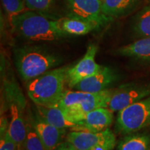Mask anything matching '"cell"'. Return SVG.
I'll return each mask as SVG.
<instances>
[{
	"mask_svg": "<svg viewBox=\"0 0 150 150\" xmlns=\"http://www.w3.org/2000/svg\"><path fill=\"white\" fill-rule=\"evenodd\" d=\"M13 60L19 74L27 82L56 68L63 61L59 54L50 49L30 45L15 48Z\"/></svg>",
	"mask_w": 150,
	"mask_h": 150,
	"instance_id": "obj_1",
	"label": "cell"
},
{
	"mask_svg": "<svg viewBox=\"0 0 150 150\" xmlns=\"http://www.w3.org/2000/svg\"><path fill=\"white\" fill-rule=\"evenodd\" d=\"M58 20L27 10L9 20L16 35L29 41L52 42L69 36L59 29Z\"/></svg>",
	"mask_w": 150,
	"mask_h": 150,
	"instance_id": "obj_2",
	"label": "cell"
},
{
	"mask_svg": "<svg viewBox=\"0 0 150 150\" xmlns=\"http://www.w3.org/2000/svg\"><path fill=\"white\" fill-rule=\"evenodd\" d=\"M69 67H56L27 82V95L35 105L55 106L59 103L65 92Z\"/></svg>",
	"mask_w": 150,
	"mask_h": 150,
	"instance_id": "obj_3",
	"label": "cell"
},
{
	"mask_svg": "<svg viewBox=\"0 0 150 150\" xmlns=\"http://www.w3.org/2000/svg\"><path fill=\"white\" fill-rule=\"evenodd\" d=\"M114 89L99 93H88L79 91H65L56 106L66 112L74 122L80 120L82 116L97 108L106 107Z\"/></svg>",
	"mask_w": 150,
	"mask_h": 150,
	"instance_id": "obj_4",
	"label": "cell"
},
{
	"mask_svg": "<svg viewBox=\"0 0 150 150\" xmlns=\"http://www.w3.org/2000/svg\"><path fill=\"white\" fill-rule=\"evenodd\" d=\"M150 126V95L117 112L115 131L127 135Z\"/></svg>",
	"mask_w": 150,
	"mask_h": 150,
	"instance_id": "obj_5",
	"label": "cell"
},
{
	"mask_svg": "<svg viewBox=\"0 0 150 150\" xmlns=\"http://www.w3.org/2000/svg\"><path fill=\"white\" fill-rule=\"evenodd\" d=\"M66 141L76 150H112L116 137L110 129L99 132L72 131L67 134Z\"/></svg>",
	"mask_w": 150,
	"mask_h": 150,
	"instance_id": "obj_6",
	"label": "cell"
},
{
	"mask_svg": "<svg viewBox=\"0 0 150 150\" xmlns=\"http://www.w3.org/2000/svg\"><path fill=\"white\" fill-rule=\"evenodd\" d=\"M66 16L102 27L112 21L103 11L102 0H65Z\"/></svg>",
	"mask_w": 150,
	"mask_h": 150,
	"instance_id": "obj_7",
	"label": "cell"
},
{
	"mask_svg": "<svg viewBox=\"0 0 150 150\" xmlns=\"http://www.w3.org/2000/svg\"><path fill=\"white\" fill-rule=\"evenodd\" d=\"M97 50L98 47L96 45L91 44L83 58L74 65L69 67L66 73V84L69 88H73L80 81L102 70L104 66L95 61Z\"/></svg>",
	"mask_w": 150,
	"mask_h": 150,
	"instance_id": "obj_8",
	"label": "cell"
},
{
	"mask_svg": "<svg viewBox=\"0 0 150 150\" xmlns=\"http://www.w3.org/2000/svg\"><path fill=\"white\" fill-rule=\"evenodd\" d=\"M150 95V85L147 84H124L114 89L107 108L112 112L128 107Z\"/></svg>",
	"mask_w": 150,
	"mask_h": 150,
	"instance_id": "obj_9",
	"label": "cell"
},
{
	"mask_svg": "<svg viewBox=\"0 0 150 150\" xmlns=\"http://www.w3.org/2000/svg\"><path fill=\"white\" fill-rule=\"evenodd\" d=\"M113 112L106 107L91 110L82 116L72 131L99 132L108 129L113 122Z\"/></svg>",
	"mask_w": 150,
	"mask_h": 150,
	"instance_id": "obj_10",
	"label": "cell"
},
{
	"mask_svg": "<svg viewBox=\"0 0 150 150\" xmlns=\"http://www.w3.org/2000/svg\"><path fill=\"white\" fill-rule=\"evenodd\" d=\"M33 128L40 137L46 150H54L66 135V129H61L52 126L39 117L36 113H29L27 117Z\"/></svg>",
	"mask_w": 150,
	"mask_h": 150,
	"instance_id": "obj_11",
	"label": "cell"
},
{
	"mask_svg": "<svg viewBox=\"0 0 150 150\" xmlns=\"http://www.w3.org/2000/svg\"><path fill=\"white\" fill-rule=\"evenodd\" d=\"M118 79L117 73L113 69L104 66L99 72L80 81L73 89L88 93H99L109 89Z\"/></svg>",
	"mask_w": 150,
	"mask_h": 150,
	"instance_id": "obj_12",
	"label": "cell"
},
{
	"mask_svg": "<svg viewBox=\"0 0 150 150\" xmlns=\"http://www.w3.org/2000/svg\"><path fill=\"white\" fill-rule=\"evenodd\" d=\"M9 108L11 120L8 131L19 150H22L27 136V124L24 118V110L15 102L10 103Z\"/></svg>",
	"mask_w": 150,
	"mask_h": 150,
	"instance_id": "obj_13",
	"label": "cell"
},
{
	"mask_svg": "<svg viewBox=\"0 0 150 150\" xmlns=\"http://www.w3.org/2000/svg\"><path fill=\"white\" fill-rule=\"evenodd\" d=\"M35 113L41 119L52 126L61 129H72L76 126L69 115L57 106H40L35 105Z\"/></svg>",
	"mask_w": 150,
	"mask_h": 150,
	"instance_id": "obj_14",
	"label": "cell"
},
{
	"mask_svg": "<svg viewBox=\"0 0 150 150\" xmlns=\"http://www.w3.org/2000/svg\"><path fill=\"white\" fill-rule=\"evenodd\" d=\"M113 53L150 65V37L140 38L130 44L116 49Z\"/></svg>",
	"mask_w": 150,
	"mask_h": 150,
	"instance_id": "obj_15",
	"label": "cell"
},
{
	"mask_svg": "<svg viewBox=\"0 0 150 150\" xmlns=\"http://www.w3.org/2000/svg\"><path fill=\"white\" fill-rule=\"evenodd\" d=\"M57 21L59 29L68 35H86L100 27L95 23L68 17H62Z\"/></svg>",
	"mask_w": 150,
	"mask_h": 150,
	"instance_id": "obj_16",
	"label": "cell"
},
{
	"mask_svg": "<svg viewBox=\"0 0 150 150\" xmlns=\"http://www.w3.org/2000/svg\"><path fill=\"white\" fill-rule=\"evenodd\" d=\"M141 1L142 0H102L103 11L113 20L131 13Z\"/></svg>",
	"mask_w": 150,
	"mask_h": 150,
	"instance_id": "obj_17",
	"label": "cell"
},
{
	"mask_svg": "<svg viewBox=\"0 0 150 150\" xmlns=\"http://www.w3.org/2000/svg\"><path fill=\"white\" fill-rule=\"evenodd\" d=\"M117 150H150V135L146 133L127 134L118 142Z\"/></svg>",
	"mask_w": 150,
	"mask_h": 150,
	"instance_id": "obj_18",
	"label": "cell"
},
{
	"mask_svg": "<svg viewBox=\"0 0 150 150\" xmlns=\"http://www.w3.org/2000/svg\"><path fill=\"white\" fill-rule=\"evenodd\" d=\"M59 0H23L28 10L35 11L43 16L59 20L61 18L57 13V8Z\"/></svg>",
	"mask_w": 150,
	"mask_h": 150,
	"instance_id": "obj_19",
	"label": "cell"
},
{
	"mask_svg": "<svg viewBox=\"0 0 150 150\" xmlns=\"http://www.w3.org/2000/svg\"><path fill=\"white\" fill-rule=\"evenodd\" d=\"M133 31L138 38L150 37V0L135 17Z\"/></svg>",
	"mask_w": 150,
	"mask_h": 150,
	"instance_id": "obj_20",
	"label": "cell"
},
{
	"mask_svg": "<svg viewBox=\"0 0 150 150\" xmlns=\"http://www.w3.org/2000/svg\"><path fill=\"white\" fill-rule=\"evenodd\" d=\"M27 136L22 150H46L40 137L36 133L29 119L26 120Z\"/></svg>",
	"mask_w": 150,
	"mask_h": 150,
	"instance_id": "obj_21",
	"label": "cell"
},
{
	"mask_svg": "<svg viewBox=\"0 0 150 150\" xmlns=\"http://www.w3.org/2000/svg\"><path fill=\"white\" fill-rule=\"evenodd\" d=\"M1 1L9 20L28 10L23 0H1Z\"/></svg>",
	"mask_w": 150,
	"mask_h": 150,
	"instance_id": "obj_22",
	"label": "cell"
},
{
	"mask_svg": "<svg viewBox=\"0 0 150 150\" xmlns=\"http://www.w3.org/2000/svg\"><path fill=\"white\" fill-rule=\"evenodd\" d=\"M0 150H19L18 146L9 135L8 131L0 138Z\"/></svg>",
	"mask_w": 150,
	"mask_h": 150,
	"instance_id": "obj_23",
	"label": "cell"
},
{
	"mask_svg": "<svg viewBox=\"0 0 150 150\" xmlns=\"http://www.w3.org/2000/svg\"><path fill=\"white\" fill-rule=\"evenodd\" d=\"M1 122H0V138L4 136V134L8 130L9 122L8 120L4 114H1Z\"/></svg>",
	"mask_w": 150,
	"mask_h": 150,
	"instance_id": "obj_24",
	"label": "cell"
},
{
	"mask_svg": "<svg viewBox=\"0 0 150 150\" xmlns=\"http://www.w3.org/2000/svg\"><path fill=\"white\" fill-rule=\"evenodd\" d=\"M54 150H76V149L70 143L65 141L60 144Z\"/></svg>",
	"mask_w": 150,
	"mask_h": 150,
	"instance_id": "obj_25",
	"label": "cell"
},
{
	"mask_svg": "<svg viewBox=\"0 0 150 150\" xmlns=\"http://www.w3.org/2000/svg\"></svg>",
	"mask_w": 150,
	"mask_h": 150,
	"instance_id": "obj_26",
	"label": "cell"
}]
</instances>
